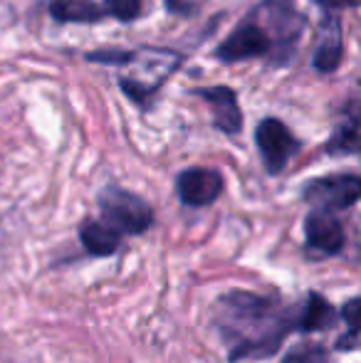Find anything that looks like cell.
Masks as SVG:
<instances>
[{
  "label": "cell",
  "mask_w": 361,
  "mask_h": 363,
  "mask_svg": "<svg viewBox=\"0 0 361 363\" xmlns=\"http://www.w3.org/2000/svg\"><path fill=\"white\" fill-rule=\"evenodd\" d=\"M141 3L144 0H106V10L121 23H131L141 15Z\"/></svg>",
  "instance_id": "2e32d148"
},
{
  "label": "cell",
  "mask_w": 361,
  "mask_h": 363,
  "mask_svg": "<svg viewBox=\"0 0 361 363\" xmlns=\"http://www.w3.org/2000/svg\"><path fill=\"white\" fill-rule=\"evenodd\" d=\"M250 15L265 28V33L272 40L274 52L270 62L287 65L297 50L304 28H307V18L299 13L292 0H262Z\"/></svg>",
  "instance_id": "3957f363"
},
{
  "label": "cell",
  "mask_w": 361,
  "mask_h": 363,
  "mask_svg": "<svg viewBox=\"0 0 361 363\" xmlns=\"http://www.w3.org/2000/svg\"><path fill=\"white\" fill-rule=\"evenodd\" d=\"M327 151L332 156H352L359 151V106L357 101L349 104V111H344L342 121L334 126L332 139L327 144Z\"/></svg>",
  "instance_id": "7c38bea8"
},
{
  "label": "cell",
  "mask_w": 361,
  "mask_h": 363,
  "mask_svg": "<svg viewBox=\"0 0 361 363\" xmlns=\"http://www.w3.org/2000/svg\"><path fill=\"white\" fill-rule=\"evenodd\" d=\"M344 52V40H342V23L337 15L327 13L319 28V40L312 55V67L319 74H329L339 67Z\"/></svg>",
  "instance_id": "8fae6325"
},
{
  "label": "cell",
  "mask_w": 361,
  "mask_h": 363,
  "mask_svg": "<svg viewBox=\"0 0 361 363\" xmlns=\"http://www.w3.org/2000/svg\"><path fill=\"white\" fill-rule=\"evenodd\" d=\"M255 141H257V148H260V156H262V163H265L267 173L277 176L287 168L289 158L299 151V141L292 136V131L282 124L279 119H262L257 124V131H255Z\"/></svg>",
  "instance_id": "52a82bcc"
},
{
  "label": "cell",
  "mask_w": 361,
  "mask_h": 363,
  "mask_svg": "<svg viewBox=\"0 0 361 363\" xmlns=\"http://www.w3.org/2000/svg\"><path fill=\"white\" fill-rule=\"evenodd\" d=\"M203 101H208L213 109V126L228 136L240 134L243 129V111L238 106V94L231 86H203L196 89Z\"/></svg>",
  "instance_id": "30bf717a"
},
{
  "label": "cell",
  "mask_w": 361,
  "mask_h": 363,
  "mask_svg": "<svg viewBox=\"0 0 361 363\" xmlns=\"http://www.w3.org/2000/svg\"><path fill=\"white\" fill-rule=\"evenodd\" d=\"M314 3L327 10H339V8H349V5H357V0H314Z\"/></svg>",
  "instance_id": "ac0fdd59"
},
{
  "label": "cell",
  "mask_w": 361,
  "mask_h": 363,
  "mask_svg": "<svg viewBox=\"0 0 361 363\" xmlns=\"http://www.w3.org/2000/svg\"><path fill=\"white\" fill-rule=\"evenodd\" d=\"M50 15L57 23H96L104 18V8L91 0H52Z\"/></svg>",
  "instance_id": "9a60e30c"
},
{
  "label": "cell",
  "mask_w": 361,
  "mask_h": 363,
  "mask_svg": "<svg viewBox=\"0 0 361 363\" xmlns=\"http://www.w3.org/2000/svg\"><path fill=\"white\" fill-rule=\"evenodd\" d=\"M99 208L104 218L101 223L119 235H141L154 223V211L149 203L124 188H104L99 196Z\"/></svg>",
  "instance_id": "277c9868"
},
{
  "label": "cell",
  "mask_w": 361,
  "mask_h": 363,
  "mask_svg": "<svg viewBox=\"0 0 361 363\" xmlns=\"http://www.w3.org/2000/svg\"><path fill=\"white\" fill-rule=\"evenodd\" d=\"M181 55L174 50H159V48H144L129 52L126 60V74L119 77V86L134 104L149 106L156 91L161 89L166 79L179 69Z\"/></svg>",
  "instance_id": "7a4b0ae2"
},
{
  "label": "cell",
  "mask_w": 361,
  "mask_h": 363,
  "mask_svg": "<svg viewBox=\"0 0 361 363\" xmlns=\"http://www.w3.org/2000/svg\"><path fill=\"white\" fill-rule=\"evenodd\" d=\"M79 240H82L84 250L89 255H96V257H106V255H114L119 250L121 235L114 233L109 225L99 223V220H84L79 225Z\"/></svg>",
  "instance_id": "4fadbf2b"
},
{
  "label": "cell",
  "mask_w": 361,
  "mask_h": 363,
  "mask_svg": "<svg viewBox=\"0 0 361 363\" xmlns=\"http://www.w3.org/2000/svg\"><path fill=\"white\" fill-rule=\"evenodd\" d=\"M299 309L252 291L233 289L218 299L216 321L231 351V361L265 359L279 349L282 339L297 329Z\"/></svg>",
  "instance_id": "6da1fadb"
},
{
  "label": "cell",
  "mask_w": 361,
  "mask_h": 363,
  "mask_svg": "<svg viewBox=\"0 0 361 363\" xmlns=\"http://www.w3.org/2000/svg\"><path fill=\"white\" fill-rule=\"evenodd\" d=\"M361 196V181L357 173H337V176L314 178L302 191V198L312 203L314 211H347Z\"/></svg>",
  "instance_id": "5b68a950"
},
{
  "label": "cell",
  "mask_w": 361,
  "mask_h": 363,
  "mask_svg": "<svg viewBox=\"0 0 361 363\" xmlns=\"http://www.w3.org/2000/svg\"><path fill=\"white\" fill-rule=\"evenodd\" d=\"M334 319H337L334 306L324 296L309 294V301L297 314V331H304V334H309V331H327L329 326H334Z\"/></svg>",
  "instance_id": "5bb4252c"
},
{
  "label": "cell",
  "mask_w": 361,
  "mask_h": 363,
  "mask_svg": "<svg viewBox=\"0 0 361 363\" xmlns=\"http://www.w3.org/2000/svg\"><path fill=\"white\" fill-rule=\"evenodd\" d=\"M272 40L255 18H248L228 35L223 45H218L216 57L221 62H243V60L267 57L272 60Z\"/></svg>",
  "instance_id": "8992f818"
},
{
  "label": "cell",
  "mask_w": 361,
  "mask_h": 363,
  "mask_svg": "<svg viewBox=\"0 0 361 363\" xmlns=\"http://www.w3.org/2000/svg\"><path fill=\"white\" fill-rule=\"evenodd\" d=\"M304 238H307V247L314 250L322 257H332L339 255L347 242L344 235V225L339 223L334 213L327 211H312L304 220Z\"/></svg>",
  "instance_id": "9c48e42d"
},
{
  "label": "cell",
  "mask_w": 361,
  "mask_h": 363,
  "mask_svg": "<svg viewBox=\"0 0 361 363\" xmlns=\"http://www.w3.org/2000/svg\"><path fill=\"white\" fill-rule=\"evenodd\" d=\"M164 3L176 15H193L198 8V0H164Z\"/></svg>",
  "instance_id": "e0dca14e"
},
{
  "label": "cell",
  "mask_w": 361,
  "mask_h": 363,
  "mask_svg": "<svg viewBox=\"0 0 361 363\" xmlns=\"http://www.w3.org/2000/svg\"><path fill=\"white\" fill-rule=\"evenodd\" d=\"M223 176L213 168H186L176 178V193L181 203L191 208L211 206L221 198L223 193Z\"/></svg>",
  "instance_id": "ba28073f"
}]
</instances>
